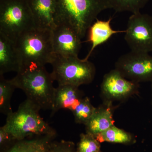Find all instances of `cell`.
Returning <instances> with one entry per match:
<instances>
[{"instance_id": "obj_6", "label": "cell", "mask_w": 152, "mask_h": 152, "mask_svg": "<svg viewBox=\"0 0 152 152\" xmlns=\"http://www.w3.org/2000/svg\"><path fill=\"white\" fill-rule=\"evenodd\" d=\"M51 73L58 85H69L80 87L91 83L96 74V67L88 60L80 59L78 56L55 55L51 64Z\"/></svg>"}, {"instance_id": "obj_14", "label": "cell", "mask_w": 152, "mask_h": 152, "mask_svg": "<svg viewBox=\"0 0 152 152\" xmlns=\"http://www.w3.org/2000/svg\"><path fill=\"white\" fill-rule=\"evenodd\" d=\"M113 104L103 103L96 107L92 116L86 125V133L96 137L114 125Z\"/></svg>"}, {"instance_id": "obj_9", "label": "cell", "mask_w": 152, "mask_h": 152, "mask_svg": "<svg viewBox=\"0 0 152 152\" xmlns=\"http://www.w3.org/2000/svg\"><path fill=\"white\" fill-rule=\"evenodd\" d=\"M140 83L125 78L114 69L104 75L101 85L103 103L123 102L139 93Z\"/></svg>"}, {"instance_id": "obj_5", "label": "cell", "mask_w": 152, "mask_h": 152, "mask_svg": "<svg viewBox=\"0 0 152 152\" xmlns=\"http://www.w3.org/2000/svg\"><path fill=\"white\" fill-rule=\"evenodd\" d=\"M35 27L27 0H0V32L15 42Z\"/></svg>"}, {"instance_id": "obj_19", "label": "cell", "mask_w": 152, "mask_h": 152, "mask_svg": "<svg viewBox=\"0 0 152 152\" xmlns=\"http://www.w3.org/2000/svg\"><path fill=\"white\" fill-rule=\"evenodd\" d=\"M96 109L91 103L89 98L88 97L83 98L72 111L75 122L86 126L92 116Z\"/></svg>"}, {"instance_id": "obj_22", "label": "cell", "mask_w": 152, "mask_h": 152, "mask_svg": "<svg viewBox=\"0 0 152 152\" xmlns=\"http://www.w3.org/2000/svg\"><path fill=\"white\" fill-rule=\"evenodd\" d=\"M48 152H76L75 144L73 142L61 140L52 141Z\"/></svg>"}, {"instance_id": "obj_8", "label": "cell", "mask_w": 152, "mask_h": 152, "mask_svg": "<svg viewBox=\"0 0 152 152\" xmlns=\"http://www.w3.org/2000/svg\"><path fill=\"white\" fill-rule=\"evenodd\" d=\"M124 39L132 51L152 52V17L140 12L128 20Z\"/></svg>"}, {"instance_id": "obj_20", "label": "cell", "mask_w": 152, "mask_h": 152, "mask_svg": "<svg viewBox=\"0 0 152 152\" xmlns=\"http://www.w3.org/2000/svg\"><path fill=\"white\" fill-rule=\"evenodd\" d=\"M110 9L117 12H129L132 14L140 12L149 0H108Z\"/></svg>"}, {"instance_id": "obj_1", "label": "cell", "mask_w": 152, "mask_h": 152, "mask_svg": "<svg viewBox=\"0 0 152 152\" xmlns=\"http://www.w3.org/2000/svg\"><path fill=\"white\" fill-rule=\"evenodd\" d=\"M56 24L68 26L81 39L103 11L110 9L108 0H56Z\"/></svg>"}, {"instance_id": "obj_4", "label": "cell", "mask_w": 152, "mask_h": 152, "mask_svg": "<svg viewBox=\"0 0 152 152\" xmlns=\"http://www.w3.org/2000/svg\"><path fill=\"white\" fill-rule=\"evenodd\" d=\"M15 43L22 68L31 65L51 64L54 58L52 30L33 28L21 35Z\"/></svg>"}, {"instance_id": "obj_12", "label": "cell", "mask_w": 152, "mask_h": 152, "mask_svg": "<svg viewBox=\"0 0 152 152\" xmlns=\"http://www.w3.org/2000/svg\"><path fill=\"white\" fill-rule=\"evenodd\" d=\"M79 87L72 85H58L55 88L53 104L50 116H53L61 109L74 110L80 101L84 97V93Z\"/></svg>"}, {"instance_id": "obj_16", "label": "cell", "mask_w": 152, "mask_h": 152, "mask_svg": "<svg viewBox=\"0 0 152 152\" xmlns=\"http://www.w3.org/2000/svg\"><path fill=\"white\" fill-rule=\"evenodd\" d=\"M56 136H37L32 139L17 141L4 152H48L49 146Z\"/></svg>"}, {"instance_id": "obj_24", "label": "cell", "mask_w": 152, "mask_h": 152, "mask_svg": "<svg viewBox=\"0 0 152 152\" xmlns=\"http://www.w3.org/2000/svg\"><path fill=\"white\" fill-rule=\"evenodd\" d=\"M151 91H152V82H151Z\"/></svg>"}, {"instance_id": "obj_13", "label": "cell", "mask_w": 152, "mask_h": 152, "mask_svg": "<svg viewBox=\"0 0 152 152\" xmlns=\"http://www.w3.org/2000/svg\"><path fill=\"white\" fill-rule=\"evenodd\" d=\"M22 63L15 42L0 32V75L14 72L18 73Z\"/></svg>"}, {"instance_id": "obj_17", "label": "cell", "mask_w": 152, "mask_h": 152, "mask_svg": "<svg viewBox=\"0 0 152 152\" xmlns=\"http://www.w3.org/2000/svg\"><path fill=\"white\" fill-rule=\"evenodd\" d=\"M95 137L100 142H108L124 144H130L134 140L130 133L117 127L114 125Z\"/></svg>"}, {"instance_id": "obj_10", "label": "cell", "mask_w": 152, "mask_h": 152, "mask_svg": "<svg viewBox=\"0 0 152 152\" xmlns=\"http://www.w3.org/2000/svg\"><path fill=\"white\" fill-rule=\"evenodd\" d=\"M53 48L55 55L78 56L82 46L81 39L72 28L56 25L52 30Z\"/></svg>"}, {"instance_id": "obj_2", "label": "cell", "mask_w": 152, "mask_h": 152, "mask_svg": "<svg viewBox=\"0 0 152 152\" xmlns=\"http://www.w3.org/2000/svg\"><path fill=\"white\" fill-rule=\"evenodd\" d=\"M11 80L17 88L23 91L27 99L41 110H51L56 88L53 86L55 81L45 66L31 65L22 68Z\"/></svg>"}, {"instance_id": "obj_11", "label": "cell", "mask_w": 152, "mask_h": 152, "mask_svg": "<svg viewBox=\"0 0 152 152\" xmlns=\"http://www.w3.org/2000/svg\"><path fill=\"white\" fill-rule=\"evenodd\" d=\"M36 27L52 30L55 20L56 0H27Z\"/></svg>"}, {"instance_id": "obj_23", "label": "cell", "mask_w": 152, "mask_h": 152, "mask_svg": "<svg viewBox=\"0 0 152 152\" xmlns=\"http://www.w3.org/2000/svg\"><path fill=\"white\" fill-rule=\"evenodd\" d=\"M16 141L3 126L0 128V148L1 152H4L10 148Z\"/></svg>"}, {"instance_id": "obj_7", "label": "cell", "mask_w": 152, "mask_h": 152, "mask_svg": "<svg viewBox=\"0 0 152 152\" xmlns=\"http://www.w3.org/2000/svg\"><path fill=\"white\" fill-rule=\"evenodd\" d=\"M115 67L129 80L139 83L152 82V56L149 53L131 51L119 57Z\"/></svg>"}, {"instance_id": "obj_3", "label": "cell", "mask_w": 152, "mask_h": 152, "mask_svg": "<svg viewBox=\"0 0 152 152\" xmlns=\"http://www.w3.org/2000/svg\"><path fill=\"white\" fill-rule=\"evenodd\" d=\"M41 109L26 99L16 111L7 116L4 125L16 141L28 137L44 135L56 136V132L41 117Z\"/></svg>"}, {"instance_id": "obj_15", "label": "cell", "mask_w": 152, "mask_h": 152, "mask_svg": "<svg viewBox=\"0 0 152 152\" xmlns=\"http://www.w3.org/2000/svg\"><path fill=\"white\" fill-rule=\"evenodd\" d=\"M112 20V18L106 21L97 19L90 27L88 31L89 34L88 41L91 43V48L84 59L88 60L95 48L105 42L112 36L119 33L126 32V30L116 31L113 29L111 26Z\"/></svg>"}, {"instance_id": "obj_18", "label": "cell", "mask_w": 152, "mask_h": 152, "mask_svg": "<svg viewBox=\"0 0 152 152\" xmlns=\"http://www.w3.org/2000/svg\"><path fill=\"white\" fill-rule=\"evenodd\" d=\"M16 88L11 80H7L4 75H0V112L7 116L13 112L11 99Z\"/></svg>"}, {"instance_id": "obj_21", "label": "cell", "mask_w": 152, "mask_h": 152, "mask_svg": "<svg viewBox=\"0 0 152 152\" xmlns=\"http://www.w3.org/2000/svg\"><path fill=\"white\" fill-rule=\"evenodd\" d=\"M76 152H102L100 142L90 134L82 133L77 146Z\"/></svg>"}]
</instances>
